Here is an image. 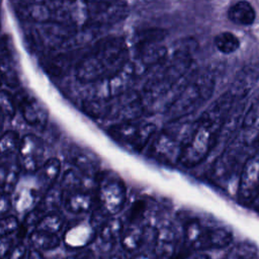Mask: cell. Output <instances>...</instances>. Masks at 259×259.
<instances>
[{
	"label": "cell",
	"mask_w": 259,
	"mask_h": 259,
	"mask_svg": "<svg viewBox=\"0 0 259 259\" xmlns=\"http://www.w3.org/2000/svg\"><path fill=\"white\" fill-rule=\"evenodd\" d=\"M228 18L238 25H251L255 21L256 12L252 4L246 0L234 3L228 10Z\"/></svg>",
	"instance_id": "12"
},
{
	"label": "cell",
	"mask_w": 259,
	"mask_h": 259,
	"mask_svg": "<svg viewBox=\"0 0 259 259\" xmlns=\"http://www.w3.org/2000/svg\"><path fill=\"white\" fill-rule=\"evenodd\" d=\"M28 242L32 249L41 252L58 248L61 244V239L57 234L34 229L28 235Z\"/></svg>",
	"instance_id": "13"
},
{
	"label": "cell",
	"mask_w": 259,
	"mask_h": 259,
	"mask_svg": "<svg viewBox=\"0 0 259 259\" xmlns=\"http://www.w3.org/2000/svg\"><path fill=\"white\" fill-rule=\"evenodd\" d=\"M122 232V221L118 218L110 217L98 230L95 242L100 249H111L115 245L116 241L120 239Z\"/></svg>",
	"instance_id": "9"
},
{
	"label": "cell",
	"mask_w": 259,
	"mask_h": 259,
	"mask_svg": "<svg viewBox=\"0 0 259 259\" xmlns=\"http://www.w3.org/2000/svg\"><path fill=\"white\" fill-rule=\"evenodd\" d=\"M213 44L217 50L224 55L233 54L240 48L239 38L230 31H222L218 33L213 39Z\"/></svg>",
	"instance_id": "14"
},
{
	"label": "cell",
	"mask_w": 259,
	"mask_h": 259,
	"mask_svg": "<svg viewBox=\"0 0 259 259\" xmlns=\"http://www.w3.org/2000/svg\"><path fill=\"white\" fill-rule=\"evenodd\" d=\"M27 254V248L25 244L18 243L10 251L7 259H25Z\"/></svg>",
	"instance_id": "18"
},
{
	"label": "cell",
	"mask_w": 259,
	"mask_h": 259,
	"mask_svg": "<svg viewBox=\"0 0 259 259\" xmlns=\"http://www.w3.org/2000/svg\"><path fill=\"white\" fill-rule=\"evenodd\" d=\"M13 240L9 237L0 238V259L8 257L10 251L13 248Z\"/></svg>",
	"instance_id": "19"
},
{
	"label": "cell",
	"mask_w": 259,
	"mask_h": 259,
	"mask_svg": "<svg viewBox=\"0 0 259 259\" xmlns=\"http://www.w3.org/2000/svg\"><path fill=\"white\" fill-rule=\"evenodd\" d=\"M96 197L90 189H79L64 195V206L67 211L73 214L89 212L94 205Z\"/></svg>",
	"instance_id": "8"
},
{
	"label": "cell",
	"mask_w": 259,
	"mask_h": 259,
	"mask_svg": "<svg viewBox=\"0 0 259 259\" xmlns=\"http://www.w3.org/2000/svg\"><path fill=\"white\" fill-rule=\"evenodd\" d=\"M65 224V218L59 211L48 212L44 218L38 222L35 229L46 231L52 234H57L61 232Z\"/></svg>",
	"instance_id": "15"
},
{
	"label": "cell",
	"mask_w": 259,
	"mask_h": 259,
	"mask_svg": "<svg viewBox=\"0 0 259 259\" xmlns=\"http://www.w3.org/2000/svg\"><path fill=\"white\" fill-rule=\"evenodd\" d=\"M259 80V65L248 64L235 75L227 92L236 103L241 102L251 92Z\"/></svg>",
	"instance_id": "5"
},
{
	"label": "cell",
	"mask_w": 259,
	"mask_h": 259,
	"mask_svg": "<svg viewBox=\"0 0 259 259\" xmlns=\"http://www.w3.org/2000/svg\"><path fill=\"white\" fill-rule=\"evenodd\" d=\"M28 259H45V257L42 256L40 251H37L31 248L30 251L28 252Z\"/></svg>",
	"instance_id": "21"
},
{
	"label": "cell",
	"mask_w": 259,
	"mask_h": 259,
	"mask_svg": "<svg viewBox=\"0 0 259 259\" xmlns=\"http://www.w3.org/2000/svg\"><path fill=\"white\" fill-rule=\"evenodd\" d=\"M97 231L89 221H77L64 233V244L70 249H82L96 240Z\"/></svg>",
	"instance_id": "6"
},
{
	"label": "cell",
	"mask_w": 259,
	"mask_h": 259,
	"mask_svg": "<svg viewBox=\"0 0 259 259\" xmlns=\"http://www.w3.org/2000/svg\"><path fill=\"white\" fill-rule=\"evenodd\" d=\"M155 204H156V202H155ZM151 212H150V214H151ZM149 215H148V218H149ZM148 218L142 223L130 224L128 227L125 230H123V232L120 236V245L124 251H126L128 253H137L143 248L144 243H145V226H146V222H147Z\"/></svg>",
	"instance_id": "10"
},
{
	"label": "cell",
	"mask_w": 259,
	"mask_h": 259,
	"mask_svg": "<svg viewBox=\"0 0 259 259\" xmlns=\"http://www.w3.org/2000/svg\"><path fill=\"white\" fill-rule=\"evenodd\" d=\"M12 202L9 195L0 190V217L6 214L9 211Z\"/></svg>",
	"instance_id": "20"
},
{
	"label": "cell",
	"mask_w": 259,
	"mask_h": 259,
	"mask_svg": "<svg viewBox=\"0 0 259 259\" xmlns=\"http://www.w3.org/2000/svg\"><path fill=\"white\" fill-rule=\"evenodd\" d=\"M20 223L15 215H3L0 218V238L8 237L9 235L20 230Z\"/></svg>",
	"instance_id": "17"
},
{
	"label": "cell",
	"mask_w": 259,
	"mask_h": 259,
	"mask_svg": "<svg viewBox=\"0 0 259 259\" xmlns=\"http://www.w3.org/2000/svg\"><path fill=\"white\" fill-rule=\"evenodd\" d=\"M79 259H92V258H90V256L85 255V257H82V258H79Z\"/></svg>",
	"instance_id": "22"
},
{
	"label": "cell",
	"mask_w": 259,
	"mask_h": 259,
	"mask_svg": "<svg viewBox=\"0 0 259 259\" xmlns=\"http://www.w3.org/2000/svg\"><path fill=\"white\" fill-rule=\"evenodd\" d=\"M61 160L57 157H51L36 172L37 183L44 193L56 185V182L61 174Z\"/></svg>",
	"instance_id": "11"
},
{
	"label": "cell",
	"mask_w": 259,
	"mask_h": 259,
	"mask_svg": "<svg viewBox=\"0 0 259 259\" xmlns=\"http://www.w3.org/2000/svg\"><path fill=\"white\" fill-rule=\"evenodd\" d=\"M97 208L106 217L120 212L126 202L124 181L114 172L105 171L97 177Z\"/></svg>",
	"instance_id": "3"
},
{
	"label": "cell",
	"mask_w": 259,
	"mask_h": 259,
	"mask_svg": "<svg viewBox=\"0 0 259 259\" xmlns=\"http://www.w3.org/2000/svg\"><path fill=\"white\" fill-rule=\"evenodd\" d=\"M214 84V76L209 70H196L184 89L164 113L165 125L185 119L199 109L211 97Z\"/></svg>",
	"instance_id": "2"
},
{
	"label": "cell",
	"mask_w": 259,
	"mask_h": 259,
	"mask_svg": "<svg viewBox=\"0 0 259 259\" xmlns=\"http://www.w3.org/2000/svg\"><path fill=\"white\" fill-rule=\"evenodd\" d=\"M21 170L18 153L0 159V190L10 195L16 188Z\"/></svg>",
	"instance_id": "7"
},
{
	"label": "cell",
	"mask_w": 259,
	"mask_h": 259,
	"mask_svg": "<svg viewBox=\"0 0 259 259\" xmlns=\"http://www.w3.org/2000/svg\"><path fill=\"white\" fill-rule=\"evenodd\" d=\"M237 103L226 91L193 121L191 133L180 153L175 169L192 180L207 160L220 130Z\"/></svg>",
	"instance_id": "1"
},
{
	"label": "cell",
	"mask_w": 259,
	"mask_h": 259,
	"mask_svg": "<svg viewBox=\"0 0 259 259\" xmlns=\"http://www.w3.org/2000/svg\"><path fill=\"white\" fill-rule=\"evenodd\" d=\"M37 203V192L32 188H24L16 195L14 207L17 212H24L31 210Z\"/></svg>",
	"instance_id": "16"
},
{
	"label": "cell",
	"mask_w": 259,
	"mask_h": 259,
	"mask_svg": "<svg viewBox=\"0 0 259 259\" xmlns=\"http://www.w3.org/2000/svg\"><path fill=\"white\" fill-rule=\"evenodd\" d=\"M235 138H237L246 149L248 160L259 142V96L244 112L240 128Z\"/></svg>",
	"instance_id": "4"
}]
</instances>
